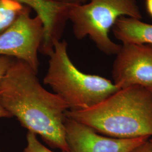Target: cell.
I'll use <instances>...</instances> for the list:
<instances>
[{
  "mask_svg": "<svg viewBox=\"0 0 152 152\" xmlns=\"http://www.w3.org/2000/svg\"><path fill=\"white\" fill-rule=\"evenodd\" d=\"M32 68L14 59L0 81V101L23 127L51 147L69 152L64 122L69 108L56 94L42 86Z\"/></svg>",
  "mask_w": 152,
  "mask_h": 152,
  "instance_id": "obj_1",
  "label": "cell"
},
{
  "mask_svg": "<svg viewBox=\"0 0 152 152\" xmlns=\"http://www.w3.org/2000/svg\"><path fill=\"white\" fill-rule=\"evenodd\" d=\"M65 117L100 134L117 139L152 136V91L140 86L120 89L102 103Z\"/></svg>",
  "mask_w": 152,
  "mask_h": 152,
  "instance_id": "obj_2",
  "label": "cell"
},
{
  "mask_svg": "<svg viewBox=\"0 0 152 152\" xmlns=\"http://www.w3.org/2000/svg\"><path fill=\"white\" fill-rule=\"evenodd\" d=\"M67 47L65 40L55 42L44 82L66 104L68 110L91 108L120 90L109 80L78 70L68 56Z\"/></svg>",
  "mask_w": 152,
  "mask_h": 152,
  "instance_id": "obj_3",
  "label": "cell"
},
{
  "mask_svg": "<svg viewBox=\"0 0 152 152\" xmlns=\"http://www.w3.org/2000/svg\"><path fill=\"white\" fill-rule=\"evenodd\" d=\"M122 16L141 20L136 0H90L83 5L72 6L68 19L76 38L80 40L88 36L100 51L113 55L119 52L121 45L113 42L109 33Z\"/></svg>",
  "mask_w": 152,
  "mask_h": 152,
  "instance_id": "obj_4",
  "label": "cell"
},
{
  "mask_svg": "<svg viewBox=\"0 0 152 152\" xmlns=\"http://www.w3.org/2000/svg\"><path fill=\"white\" fill-rule=\"evenodd\" d=\"M32 9L25 5L20 15L0 34V55L26 62L38 73L39 49L45 36L40 17L31 16Z\"/></svg>",
  "mask_w": 152,
  "mask_h": 152,
  "instance_id": "obj_5",
  "label": "cell"
},
{
  "mask_svg": "<svg viewBox=\"0 0 152 152\" xmlns=\"http://www.w3.org/2000/svg\"><path fill=\"white\" fill-rule=\"evenodd\" d=\"M115 55L112 76L117 87L140 86L152 91V45L122 44Z\"/></svg>",
  "mask_w": 152,
  "mask_h": 152,
  "instance_id": "obj_6",
  "label": "cell"
},
{
  "mask_svg": "<svg viewBox=\"0 0 152 152\" xmlns=\"http://www.w3.org/2000/svg\"><path fill=\"white\" fill-rule=\"evenodd\" d=\"M64 125L69 152H128L150 138L144 136L124 139L103 136L66 117Z\"/></svg>",
  "mask_w": 152,
  "mask_h": 152,
  "instance_id": "obj_7",
  "label": "cell"
},
{
  "mask_svg": "<svg viewBox=\"0 0 152 152\" xmlns=\"http://www.w3.org/2000/svg\"><path fill=\"white\" fill-rule=\"evenodd\" d=\"M34 10L44 23L45 36L39 52L49 55L55 41H60L68 19L70 5L56 4L47 0H16Z\"/></svg>",
  "mask_w": 152,
  "mask_h": 152,
  "instance_id": "obj_8",
  "label": "cell"
},
{
  "mask_svg": "<svg viewBox=\"0 0 152 152\" xmlns=\"http://www.w3.org/2000/svg\"><path fill=\"white\" fill-rule=\"evenodd\" d=\"M114 37L122 44H148L152 45V24L140 19L122 16L112 28Z\"/></svg>",
  "mask_w": 152,
  "mask_h": 152,
  "instance_id": "obj_9",
  "label": "cell"
},
{
  "mask_svg": "<svg viewBox=\"0 0 152 152\" xmlns=\"http://www.w3.org/2000/svg\"><path fill=\"white\" fill-rule=\"evenodd\" d=\"M24 7L16 0H0V34L15 22Z\"/></svg>",
  "mask_w": 152,
  "mask_h": 152,
  "instance_id": "obj_10",
  "label": "cell"
},
{
  "mask_svg": "<svg viewBox=\"0 0 152 152\" xmlns=\"http://www.w3.org/2000/svg\"><path fill=\"white\" fill-rule=\"evenodd\" d=\"M27 140V145L23 152H54L43 145L37 140L36 134L31 131L28 132Z\"/></svg>",
  "mask_w": 152,
  "mask_h": 152,
  "instance_id": "obj_11",
  "label": "cell"
},
{
  "mask_svg": "<svg viewBox=\"0 0 152 152\" xmlns=\"http://www.w3.org/2000/svg\"><path fill=\"white\" fill-rule=\"evenodd\" d=\"M14 59L9 56L0 55V81L5 75Z\"/></svg>",
  "mask_w": 152,
  "mask_h": 152,
  "instance_id": "obj_12",
  "label": "cell"
},
{
  "mask_svg": "<svg viewBox=\"0 0 152 152\" xmlns=\"http://www.w3.org/2000/svg\"><path fill=\"white\" fill-rule=\"evenodd\" d=\"M49 2L64 5H80L86 4L90 0H47Z\"/></svg>",
  "mask_w": 152,
  "mask_h": 152,
  "instance_id": "obj_13",
  "label": "cell"
},
{
  "mask_svg": "<svg viewBox=\"0 0 152 152\" xmlns=\"http://www.w3.org/2000/svg\"><path fill=\"white\" fill-rule=\"evenodd\" d=\"M128 152H152V145L148 140Z\"/></svg>",
  "mask_w": 152,
  "mask_h": 152,
  "instance_id": "obj_14",
  "label": "cell"
},
{
  "mask_svg": "<svg viewBox=\"0 0 152 152\" xmlns=\"http://www.w3.org/2000/svg\"><path fill=\"white\" fill-rule=\"evenodd\" d=\"M1 94V92H0ZM12 117V115L9 113L5 109L2 105L0 101V118H11Z\"/></svg>",
  "mask_w": 152,
  "mask_h": 152,
  "instance_id": "obj_15",
  "label": "cell"
},
{
  "mask_svg": "<svg viewBox=\"0 0 152 152\" xmlns=\"http://www.w3.org/2000/svg\"><path fill=\"white\" fill-rule=\"evenodd\" d=\"M145 3L147 12L152 18V0H145Z\"/></svg>",
  "mask_w": 152,
  "mask_h": 152,
  "instance_id": "obj_16",
  "label": "cell"
},
{
  "mask_svg": "<svg viewBox=\"0 0 152 152\" xmlns=\"http://www.w3.org/2000/svg\"><path fill=\"white\" fill-rule=\"evenodd\" d=\"M149 141H150V142L151 143V144L152 145V138H151V139H149Z\"/></svg>",
  "mask_w": 152,
  "mask_h": 152,
  "instance_id": "obj_17",
  "label": "cell"
}]
</instances>
